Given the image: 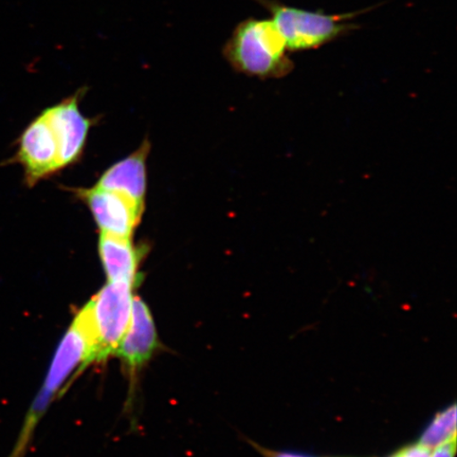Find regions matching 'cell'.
I'll use <instances>...</instances> for the list:
<instances>
[{"instance_id":"obj_1","label":"cell","mask_w":457,"mask_h":457,"mask_svg":"<svg viewBox=\"0 0 457 457\" xmlns=\"http://www.w3.org/2000/svg\"><path fill=\"white\" fill-rule=\"evenodd\" d=\"M222 55L234 71L249 77L282 78L294 70L287 46L270 19L249 17L239 22Z\"/></svg>"},{"instance_id":"obj_2","label":"cell","mask_w":457,"mask_h":457,"mask_svg":"<svg viewBox=\"0 0 457 457\" xmlns=\"http://www.w3.org/2000/svg\"><path fill=\"white\" fill-rule=\"evenodd\" d=\"M91 364L90 345L82 325L74 317L73 321L57 345L41 390L29 409L24 425L8 457H25L29 445L39 421L47 412L54 399L74 374L81 373Z\"/></svg>"},{"instance_id":"obj_3","label":"cell","mask_w":457,"mask_h":457,"mask_svg":"<svg viewBox=\"0 0 457 457\" xmlns=\"http://www.w3.org/2000/svg\"><path fill=\"white\" fill-rule=\"evenodd\" d=\"M134 286L107 282L77 312L87 333L93 363L114 356L129 327Z\"/></svg>"},{"instance_id":"obj_4","label":"cell","mask_w":457,"mask_h":457,"mask_svg":"<svg viewBox=\"0 0 457 457\" xmlns=\"http://www.w3.org/2000/svg\"><path fill=\"white\" fill-rule=\"evenodd\" d=\"M270 13V20L284 38L289 53L323 47L345 37L357 26L348 21L361 12L327 14L321 10L291 7L276 0H255Z\"/></svg>"},{"instance_id":"obj_5","label":"cell","mask_w":457,"mask_h":457,"mask_svg":"<svg viewBox=\"0 0 457 457\" xmlns=\"http://www.w3.org/2000/svg\"><path fill=\"white\" fill-rule=\"evenodd\" d=\"M77 195L93 214L101 233L131 238L142 219L145 207L122 194L99 187L79 188Z\"/></svg>"},{"instance_id":"obj_6","label":"cell","mask_w":457,"mask_h":457,"mask_svg":"<svg viewBox=\"0 0 457 457\" xmlns=\"http://www.w3.org/2000/svg\"><path fill=\"white\" fill-rule=\"evenodd\" d=\"M16 162L24 168L30 187L62 170L55 137L44 112L21 136Z\"/></svg>"},{"instance_id":"obj_7","label":"cell","mask_w":457,"mask_h":457,"mask_svg":"<svg viewBox=\"0 0 457 457\" xmlns=\"http://www.w3.org/2000/svg\"><path fill=\"white\" fill-rule=\"evenodd\" d=\"M82 95L83 91H79L71 98L43 112L55 137L62 170L77 162L82 156L93 125V121L79 111V98Z\"/></svg>"},{"instance_id":"obj_8","label":"cell","mask_w":457,"mask_h":457,"mask_svg":"<svg viewBox=\"0 0 457 457\" xmlns=\"http://www.w3.org/2000/svg\"><path fill=\"white\" fill-rule=\"evenodd\" d=\"M160 346L155 321L150 307L135 295L129 327L114 356L121 359L130 379L150 361Z\"/></svg>"},{"instance_id":"obj_9","label":"cell","mask_w":457,"mask_h":457,"mask_svg":"<svg viewBox=\"0 0 457 457\" xmlns=\"http://www.w3.org/2000/svg\"><path fill=\"white\" fill-rule=\"evenodd\" d=\"M150 143H143L139 150L114 163L100 177L96 187L122 194L145 207L146 194V159Z\"/></svg>"},{"instance_id":"obj_10","label":"cell","mask_w":457,"mask_h":457,"mask_svg":"<svg viewBox=\"0 0 457 457\" xmlns=\"http://www.w3.org/2000/svg\"><path fill=\"white\" fill-rule=\"evenodd\" d=\"M99 255L108 282H124L137 287L143 253L131 238L101 233Z\"/></svg>"},{"instance_id":"obj_11","label":"cell","mask_w":457,"mask_h":457,"mask_svg":"<svg viewBox=\"0 0 457 457\" xmlns=\"http://www.w3.org/2000/svg\"><path fill=\"white\" fill-rule=\"evenodd\" d=\"M456 441L455 404L438 413L422 434L420 444L433 450L445 443Z\"/></svg>"},{"instance_id":"obj_12","label":"cell","mask_w":457,"mask_h":457,"mask_svg":"<svg viewBox=\"0 0 457 457\" xmlns=\"http://www.w3.org/2000/svg\"><path fill=\"white\" fill-rule=\"evenodd\" d=\"M456 448V441L445 443L437 447L436 453L431 457H454Z\"/></svg>"},{"instance_id":"obj_13","label":"cell","mask_w":457,"mask_h":457,"mask_svg":"<svg viewBox=\"0 0 457 457\" xmlns=\"http://www.w3.org/2000/svg\"><path fill=\"white\" fill-rule=\"evenodd\" d=\"M262 453L266 457H308L306 455H302L299 453H273V451H268L265 449L262 450Z\"/></svg>"},{"instance_id":"obj_14","label":"cell","mask_w":457,"mask_h":457,"mask_svg":"<svg viewBox=\"0 0 457 457\" xmlns=\"http://www.w3.org/2000/svg\"><path fill=\"white\" fill-rule=\"evenodd\" d=\"M392 457H400V456H399V455H398V453H397V454H395V455H394V456H392Z\"/></svg>"}]
</instances>
